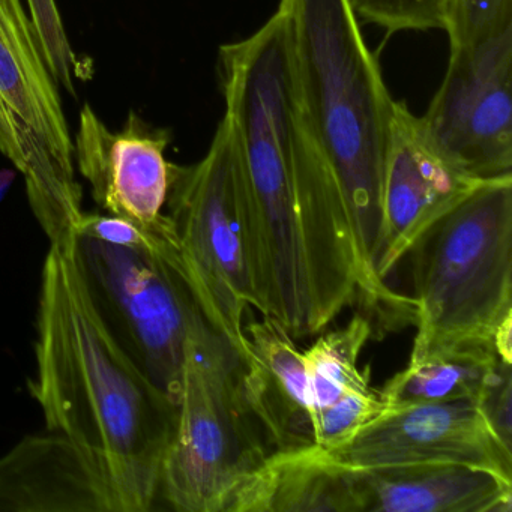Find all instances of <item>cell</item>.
I'll use <instances>...</instances> for the list:
<instances>
[{"label": "cell", "mask_w": 512, "mask_h": 512, "mask_svg": "<svg viewBox=\"0 0 512 512\" xmlns=\"http://www.w3.org/2000/svg\"><path fill=\"white\" fill-rule=\"evenodd\" d=\"M218 74L238 134L254 271L298 283L346 244L352 220L302 100L284 14L224 44Z\"/></svg>", "instance_id": "obj_1"}, {"label": "cell", "mask_w": 512, "mask_h": 512, "mask_svg": "<svg viewBox=\"0 0 512 512\" xmlns=\"http://www.w3.org/2000/svg\"><path fill=\"white\" fill-rule=\"evenodd\" d=\"M37 371L29 382L47 430L70 439L112 488L119 512H148L176 404L164 395L95 310L71 250L50 245L38 299Z\"/></svg>", "instance_id": "obj_2"}, {"label": "cell", "mask_w": 512, "mask_h": 512, "mask_svg": "<svg viewBox=\"0 0 512 512\" xmlns=\"http://www.w3.org/2000/svg\"><path fill=\"white\" fill-rule=\"evenodd\" d=\"M302 100L352 217L362 262L374 272L383 166L394 98L349 0H280Z\"/></svg>", "instance_id": "obj_3"}, {"label": "cell", "mask_w": 512, "mask_h": 512, "mask_svg": "<svg viewBox=\"0 0 512 512\" xmlns=\"http://www.w3.org/2000/svg\"><path fill=\"white\" fill-rule=\"evenodd\" d=\"M409 364L464 346L512 362V176L481 182L413 244Z\"/></svg>", "instance_id": "obj_4"}, {"label": "cell", "mask_w": 512, "mask_h": 512, "mask_svg": "<svg viewBox=\"0 0 512 512\" xmlns=\"http://www.w3.org/2000/svg\"><path fill=\"white\" fill-rule=\"evenodd\" d=\"M269 454L242 395L241 358L200 317L185 346L158 499L178 512H224L233 491Z\"/></svg>", "instance_id": "obj_5"}, {"label": "cell", "mask_w": 512, "mask_h": 512, "mask_svg": "<svg viewBox=\"0 0 512 512\" xmlns=\"http://www.w3.org/2000/svg\"><path fill=\"white\" fill-rule=\"evenodd\" d=\"M71 254L110 334L178 404L188 335L206 314L167 214L154 248L118 247L76 235Z\"/></svg>", "instance_id": "obj_6"}, {"label": "cell", "mask_w": 512, "mask_h": 512, "mask_svg": "<svg viewBox=\"0 0 512 512\" xmlns=\"http://www.w3.org/2000/svg\"><path fill=\"white\" fill-rule=\"evenodd\" d=\"M58 86L23 0H0V152L25 179L50 245L70 250L85 212Z\"/></svg>", "instance_id": "obj_7"}, {"label": "cell", "mask_w": 512, "mask_h": 512, "mask_svg": "<svg viewBox=\"0 0 512 512\" xmlns=\"http://www.w3.org/2000/svg\"><path fill=\"white\" fill-rule=\"evenodd\" d=\"M166 205L209 323L244 358V320L254 301L245 238L244 169L229 115L224 113L199 163L172 164Z\"/></svg>", "instance_id": "obj_8"}, {"label": "cell", "mask_w": 512, "mask_h": 512, "mask_svg": "<svg viewBox=\"0 0 512 512\" xmlns=\"http://www.w3.org/2000/svg\"><path fill=\"white\" fill-rule=\"evenodd\" d=\"M422 124L440 154L476 181L512 176V23L449 49Z\"/></svg>", "instance_id": "obj_9"}, {"label": "cell", "mask_w": 512, "mask_h": 512, "mask_svg": "<svg viewBox=\"0 0 512 512\" xmlns=\"http://www.w3.org/2000/svg\"><path fill=\"white\" fill-rule=\"evenodd\" d=\"M328 451L350 466L454 463L512 479V448L472 400L391 406L349 442Z\"/></svg>", "instance_id": "obj_10"}, {"label": "cell", "mask_w": 512, "mask_h": 512, "mask_svg": "<svg viewBox=\"0 0 512 512\" xmlns=\"http://www.w3.org/2000/svg\"><path fill=\"white\" fill-rule=\"evenodd\" d=\"M481 182L455 169L431 142L421 116L395 100L383 166L377 278L385 281L422 233Z\"/></svg>", "instance_id": "obj_11"}, {"label": "cell", "mask_w": 512, "mask_h": 512, "mask_svg": "<svg viewBox=\"0 0 512 512\" xmlns=\"http://www.w3.org/2000/svg\"><path fill=\"white\" fill-rule=\"evenodd\" d=\"M73 142L76 169L104 211L143 230L160 224L173 164L166 160L169 131L149 127L134 112L121 131H112L85 104Z\"/></svg>", "instance_id": "obj_12"}, {"label": "cell", "mask_w": 512, "mask_h": 512, "mask_svg": "<svg viewBox=\"0 0 512 512\" xmlns=\"http://www.w3.org/2000/svg\"><path fill=\"white\" fill-rule=\"evenodd\" d=\"M247 352L241 359V389L269 451L316 445L314 407L304 352L269 316L244 325Z\"/></svg>", "instance_id": "obj_13"}, {"label": "cell", "mask_w": 512, "mask_h": 512, "mask_svg": "<svg viewBox=\"0 0 512 512\" xmlns=\"http://www.w3.org/2000/svg\"><path fill=\"white\" fill-rule=\"evenodd\" d=\"M0 512H119L112 488L85 452L49 431L0 457Z\"/></svg>", "instance_id": "obj_14"}, {"label": "cell", "mask_w": 512, "mask_h": 512, "mask_svg": "<svg viewBox=\"0 0 512 512\" xmlns=\"http://www.w3.org/2000/svg\"><path fill=\"white\" fill-rule=\"evenodd\" d=\"M352 469L359 512L512 511V479L482 467L416 463Z\"/></svg>", "instance_id": "obj_15"}, {"label": "cell", "mask_w": 512, "mask_h": 512, "mask_svg": "<svg viewBox=\"0 0 512 512\" xmlns=\"http://www.w3.org/2000/svg\"><path fill=\"white\" fill-rule=\"evenodd\" d=\"M224 512H359L352 466L319 445L271 452Z\"/></svg>", "instance_id": "obj_16"}, {"label": "cell", "mask_w": 512, "mask_h": 512, "mask_svg": "<svg viewBox=\"0 0 512 512\" xmlns=\"http://www.w3.org/2000/svg\"><path fill=\"white\" fill-rule=\"evenodd\" d=\"M491 346H464L407 365L379 389L391 406L433 401L478 400L497 362Z\"/></svg>", "instance_id": "obj_17"}, {"label": "cell", "mask_w": 512, "mask_h": 512, "mask_svg": "<svg viewBox=\"0 0 512 512\" xmlns=\"http://www.w3.org/2000/svg\"><path fill=\"white\" fill-rule=\"evenodd\" d=\"M374 334L373 317L358 311L346 325L322 334L304 352L308 386L317 410L329 406L344 395L368 391L370 368L361 370L359 358Z\"/></svg>", "instance_id": "obj_18"}, {"label": "cell", "mask_w": 512, "mask_h": 512, "mask_svg": "<svg viewBox=\"0 0 512 512\" xmlns=\"http://www.w3.org/2000/svg\"><path fill=\"white\" fill-rule=\"evenodd\" d=\"M359 22L388 34L446 32L454 0H349Z\"/></svg>", "instance_id": "obj_19"}, {"label": "cell", "mask_w": 512, "mask_h": 512, "mask_svg": "<svg viewBox=\"0 0 512 512\" xmlns=\"http://www.w3.org/2000/svg\"><path fill=\"white\" fill-rule=\"evenodd\" d=\"M389 409L379 389L352 392L317 410L314 416L316 445L335 449L349 442L362 428Z\"/></svg>", "instance_id": "obj_20"}, {"label": "cell", "mask_w": 512, "mask_h": 512, "mask_svg": "<svg viewBox=\"0 0 512 512\" xmlns=\"http://www.w3.org/2000/svg\"><path fill=\"white\" fill-rule=\"evenodd\" d=\"M29 19L34 26L41 52L47 67L58 85L64 86L71 95H76L74 79L77 62L55 0H28Z\"/></svg>", "instance_id": "obj_21"}, {"label": "cell", "mask_w": 512, "mask_h": 512, "mask_svg": "<svg viewBox=\"0 0 512 512\" xmlns=\"http://www.w3.org/2000/svg\"><path fill=\"white\" fill-rule=\"evenodd\" d=\"M512 23V0H454L449 49L469 46Z\"/></svg>", "instance_id": "obj_22"}, {"label": "cell", "mask_w": 512, "mask_h": 512, "mask_svg": "<svg viewBox=\"0 0 512 512\" xmlns=\"http://www.w3.org/2000/svg\"><path fill=\"white\" fill-rule=\"evenodd\" d=\"M497 436L512 448V364L499 361L476 400Z\"/></svg>", "instance_id": "obj_23"}, {"label": "cell", "mask_w": 512, "mask_h": 512, "mask_svg": "<svg viewBox=\"0 0 512 512\" xmlns=\"http://www.w3.org/2000/svg\"><path fill=\"white\" fill-rule=\"evenodd\" d=\"M158 226L152 230H143L131 221L116 215L106 217L100 214H83L82 220L77 224L76 235L88 236L104 244L143 250L155 247Z\"/></svg>", "instance_id": "obj_24"}, {"label": "cell", "mask_w": 512, "mask_h": 512, "mask_svg": "<svg viewBox=\"0 0 512 512\" xmlns=\"http://www.w3.org/2000/svg\"><path fill=\"white\" fill-rule=\"evenodd\" d=\"M17 170L2 169L0 170V203L4 202L10 191L11 185L16 181Z\"/></svg>", "instance_id": "obj_25"}]
</instances>
